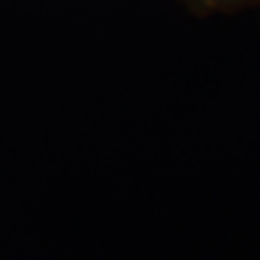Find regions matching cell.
<instances>
[{"instance_id": "cell-1", "label": "cell", "mask_w": 260, "mask_h": 260, "mask_svg": "<svg viewBox=\"0 0 260 260\" xmlns=\"http://www.w3.org/2000/svg\"><path fill=\"white\" fill-rule=\"evenodd\" d=\"M181 2L199 16L233 14V12H241V10L260 6V0H181Z\"/></svg>"}]
</instances>
